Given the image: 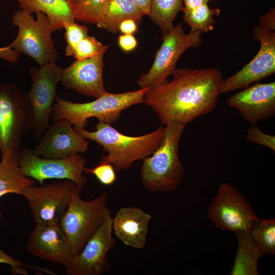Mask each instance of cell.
<instances>
[{
    "instance_id": "74e56055",
    "label": "cell",
    "mask_w": 275,
    "mask_h": 275,
    "mask_svg": "<svg viewBox=\"0 0 275 275\" xmlns=\"http://www.w3.org/2000/svg\"><path fill=\"white\" fill-rule=\"evenodd\" d=\"M216 1L217 0H183V10L191 9L200 5L214 2Z\"/></svg>"
},
{
    "instance_id": "7c38bea8",
    "label": "cell",
    "mask_w": 275,
    "mask_h": 275,
    "mask_svg": "<svg viewBox=\"0 0 275 275\" xmlns=\"http://www.w3.org/2000/svg\"><path fill=\"white\" fill-rule=\"evenodd\" d=\"M207 217L218 228L235 233L250 231L257 218L244 197L233 186L219 184L208 209Z\"/></svg>"
},
{
    "instance_id": "7402d4cb",
    "label": "cell",
    "mask_w": 275,
    "mask_h": 275,
    "mask_svg": "<svg viewBox=\"0 0 275 275\" xmlns=\"http://www.w3.org/2000/svg\"><path fill=\"white\" fill-rule=\"evenodd\" d=\"M144 15L130 0H109L98 21L97 26L112 33L119 32L120 23L132 19L140 24Z\"/></svg>"
},
{
    "instance_id": "cb8c5ba5",
    "label": "cell",
    "mask_w": 275,
    "mask_h": 275,
    "mask_svg": "<svg viewBox=\"0 0 275 275\" xmlns=\"http://www.w3.org/2000/svg\"><path fill=\"white\" fill-rule=\"evenodd\" d=\"M183 9V0H152L149 16L164 35L173 29L176 16Z\"/></svg>"
},
{
    "instance_id": "1f68e13d",
    "label": "cell",
    "mask_w": 275,
    "mask_h": 275,
    "mask_svg": "<svg viewBox=\"0 0 275 275\" xmlns=\"http://www.w3.org/2000/svg\"><path fill=\"white\" fill-rule=\"evenodd\" d=\"M0 263L7 264L11 266V270H15L21 267L31 268L38 270L50 274H55V273L50 269L38 266H33L26 265L19 260H16L12 256L3 251L0 249Z\"/></svg>"
},
{
    "instance_id": "30bf717a",
    "label": "cell",
    "mask_w": 275,
    "mask_h": 275,
    "mask_svg": "<svg viewBox=\"0 0 275 275\" xmlns=\"http://www.w3.org/2000/svg\"><path fill=\"white\" fill-rule=\"evenodd\" d=\"M63 69L56 62L31 67V88L28 92L33 112L32 131L34 138L40 140L49 125L52 104L57 96L56 89L61 81Z\"/></svg>"
},
{
    "instance_id": "2e32d148",
    "label": "cell",
    "mask_w": 275,
    "mask_h": 275,
    "mask_svg": "<svg viewBox=\"0 0 275 275\" xmlns=\"http://www.w3.org/2000/svg\"><path fill=\"white\" fill-rule=\"evenodd\" d=\"M227 104L251 125L275 115V82L257 83L231 96Z\"/></svg>"
},
{
    "instance_id": "e575fe53",
    "label": "cell",
    "mask_w": 275,
    "mask_h": 275,
    "mask_svg": "<svg viewBox=\"0 0 275 275\" xmlns=\"http://www.w3.org/2000/svg\"><path fill=\"white\" fill-rule=\"evenodd\" d=\"M0 58L12 63L16 64L20 60V53L10 45L0 47Z\"/></svg>"
},
{
    "instance_id": "f546056e",
    "label": "cell",
    "mask_w": 275,
    "mask_h": 275,
    "mask_svg": "<svg viewBox=\"0 0 275 275\" xmlns=\"http://www.w3.org/2000/svg\"><path fill=\"white\" fill-rule=\"evenodd\" d=\"M84 171L94 175L98 180L105 185L115 183L117 176L114 166L109 163H101L93 169L85 168Z\"/></svg>"
},
{
    "instance_id": "ac0fdd59",
    "label": "cell",
    "mask_w": 275,
    "mask_h": 275,
    "mask_svg": "<svg viewBox=\"0 0 275 275\" xmlns=\"http://www.w3.org/2000/svg\"><path fill=\"white\" fill-rule=\"evenodd\" d=\"M31 254L47 261L60 264L66 269L73 261L70 242L59 225H36L26 246Z\"/></svg>"
},
{
    "instance_id": "ba28073f",
    "label": "cell",
    "mask_w": 275,
    "mask_h": 275,
    "mask_svg": "<svg viewBox=\"0 0 275 275\" xmlns=\"http://www.w3.org/2000/svg\"><path fill=\"white\" fill-rule=\"evenodd\" d=\"M201 35L199 32L191 31L185 34L181 23L164 35L151 68L136 81L140 88L153 87L167 80L176 69L180 56L188 49L201 44Z\"/></svg>"
},
{
    "instance_id": "8fae6325",
    "label": "cell",
    "mask_w": 275,
    "mask_h": 275,
    "mask_svg": "<svg viewBox=\"0 0 275 275\" xmlns=\"http://www.w3.org/2000/svg\"><path fill=\"white\" fill-rule=\"evenodd\" d=\"M77 185L71 180L26 187L22 196L29 203L36 225H59Z\"/></svg>"
},
{
    "instance_id": "603a6c76",
    "label": "cell",
    "mask_w": 275,
    "mask_h": 275,
    "mask_svg": "<svg viewBox=\"0 0 275 275\" xmlns=\"http://www.w3.org/2000/svg\"><path fill=\"white\" fill-rule=\"evenodd\" d=\"M238 246L231 275H258V262L261 257L249 231L236 233Z\"/></svg>"
},
{
    "instance_id": "836d02e7",
    "label": "cell",
    "mask_w": 275,
    "mask_h": 275,
    "mask_svg": "<svg viewBox=\"0 0 275 275\" xmlns=\"http://www.w3.org/2000/svg\"><path fill=\"white\" fill-rule=\"evenodd\" d=\"M259 26L268 31L275 30V8L271 7L266 13L262 15L259 20Z\"/></svg>"
},
{
    "instance_id": "d4e9b609",
    "label": "cell",
    "mask_w": 275,
    "mask_h": 275,
    "mask_svg": "<svg viewBox=\"0 0 275 275\" xmlns=\"http://www.w3.org/2000/svg\"><path fill=\"white\" fill-rule=\"evenodd\" d=\"M251 237L261 256L275 253V219H259L253 223L249 231Z\"/></svg>"
},
{
    "instance_id": "ffe728a7",
    "label": "cell",
    "mask_w": 275,
    "mask_h": 275,
    "mask_svg": "<svg viewBox=\"0 0 275 275\" xmlns=\"http://www.w3.org/2000/svg\"><path fill=\"white\" fill-rule=\"evenodd\" d=\"M21 10L32 14L42 12L49 19L53 32L64 28L75 18L67 0H17Z\"/></svg>"
},
{
    "instance_id": "d590c367",
    "label": "cell",
    "mask_w": 275,
    "mask_h": 275,
    "mask_svg": "<svg viewBox=\"0 0 275 275\" xmlns=\"http://www.w3.org/2000/svg\"><path fill=\"white\" fill-rule=\"evenodd\" d=\"M119 30L123 34H133L137 31L138 24L132 19H126L120 23Z\"/></svg>"
},
{
    "instance_id": "f1b7e54d",
    "label": "cell",
    "mask_w": 275,
    "mask_h": 275,
    "mask_svg": "<svg viewBox=\"0 0 275 275\" xmlns=\"http://www.w3.org/2000/svg\"><path fill=\"white\" fill-rule=\"evenodd\" d=\"M108 46L102 44L95 37L87 36L76 46L73 57L78 60L95 56L100 52H105Z\"/></svg>"
},
{
    "instance_id": "5bb4252c",
    "label": "cell",
    "mask_w": 275,
    "mask_h": 275,
    "mask_svg": "<svg viewBox=\"0 0 275 275\" xmlns=\"http://www.w3.org/2000/svg\"><path fill=\"white\" fill-rule=\"evenodd\" d=\"M112 223L110 211L81 251L73 258L71 266L66 269V274L100 275L103 272L108 253L116 245Z\"/></svg>"
},
{
    "instance_id": "44dd1931",
    "label": "cell",
    "mask_w": 275,
    "mask_h": 275,
    "mask_svg": "<svg viewBox=\"0 0 275 275\" xmlns=\"http://www.w3.org/2000/svg\"><path fill=\"white\" fill-rule=\"evenodd\" d=\"M18 153L2 156L0 162V197L7 194L22 195L24 189L35 184L34 180L21 172L18 163ZM3 214L0 211V220Z\"/></svg>"
},
{
    "instance_id": "277c9868",
    "label": "cell",
    "mask_w": 275,
    "mask_h": 275,
    "mask_svg": "<svg viewBox=\"0 0 275 275\" xmlns=\"http://www.w3.org/2000/svg\"><path fill=\"white\" fill-rule=\"evenodd\" d=\"M148 87L122 93L105 94L96 100L87 103H75L57 96L50 119L54 121L65 119L74 126L85 128L88 119L95 117L98 122L112 124L117 122L121 113L136 104L143 103Z\"/></svg>"
},
{
    "instance_id": "8d00e7d4",
    "label": "cell",
    "mask_w": 275,
    "mask_h": 275,
    "mask_svg": "<svg viewBox=\"0 0 275 275\" xmlns=\"http://www.w3.org/2000/svg\"><path fill=\"white\" fill-rule=\"evenodd\" d=\"M144 15L149 16L152 0H130Z\"/></svg>"
},
{
    "instance_id": "4fadbf2b",
    "label": "cell",
    "mask_w": 275,
    "mask_h": 275,
    "mask_svg": "<svg viewBox=\"0 0 275 275\" xmlns=\"http://www.w3.org/2000/svg\"><path fill=\"white\" fill-rule=\"evenodd\" d=\"M260 47L254 58L241 70L224 79L221 93L245 88L275 72V32L256 26L253 31Z\"/></svg>"
},
{
    "instance_id": "9a60e30c",
    "label": "cell",
    "mask_w": 275,
    "mask_h": 275,
    "mask_svg": "<svg viewBox=\"0 0 275 275\" xmlns=\"http://www.w3.org/2000/svg\"><path fill=\"white\" fill-rule=\"evenodd\" d=\"M39 144L33 152L45 158H62L86 152L89 142L68 120L61 119L49 124Z\"/></svg>"
},
{
    "instance_id": "484cf974",
    "label": "cell",
    "mask_w": 275,
    "mask_h": 275,
    "mask_svg": "<svg viewBox=\"0 0 275 275\" xmlns=\"http://www.w3.org/2000/svg\"><path fill=\"white\" fill-rule=\"evenodd\" d=\"M183 19L191 28V31L201 34L212 31L215 23L214 16L219 15L218 8H210L205 4L189 10H183Z\"/></svg>"
},
{
    "instance_id": "e0dca14e",
    "label": "cell",
    "mask_w": 275,
    "mask_h": 275,
    "mask_svg": "<svg viewBox=\"0 0 275 275\" xmlns=\"http://www.w3.org/2000/svg\"><path fill=\"white\" fill-rule=\"evenodd\" d=\"M104 53L100 52L89 58L76 60L63 69L61 81L62 86L80 94L96 98L107 92L103 80Z\"/></svg>"
},
{
    "instance_id": "4316f807",
    "label": "cell",
    "mask_w": 275,
    "mask_h": 275,
    "mask_svg": "<svg viewBox=\"0 0 275 275\" xmlns=\"http://www.w3.org/2000/svg\"><path fill=\"white\" fill-rule=\"evenodd\" d=\"M75 19L94 24L99 20L109 0H67Z\"/></svg>"
},
{
    "instance_id": "83f0119b",
    "label": "cell",
    "mask_w": 275,
    "mask_h": 275,
    "mask_svg": "<svg viewBox=\"0 0 275 275\" xmlns=\"http://www.w3.org/2000/svg\"><path fill=\"white\" fill-rule=\"evenodd\" d=\"M66 41L65 55L73 56L74 49L78 43L88 36L89 28L85 25L79 24L74 21L66 22L64 24Z\"/></svg>"
},
{
    "instance_id": "6da1fadb",
    "label": "cell",
    "mask_w": 275,
    "mask_h": 275,
    "mask_svg": "<svg viewBox=\"0 0 275 275\" xmlns=\"http://www.w3.org/2000/svg\"><path fill=\"white\" fill-rule=\"evenodd\" d=\"M172 75L171 80L149 88L143 100L162 124L190 123L215 108L224 80L219 69L176 68Z\"/></svg>"
},
{
    "instance_id": "d6986e66",
    "label": "cell",
    "mask_w": 275,
    "mask_h": 275,
    "mask_svg": "<svg viewBox=\"0 0 275 275\" xmlns=\"http://www.w3.org/2000/svg\"><path fill=\"white\" fill-rule=\"evenodd\" d=\"M151 218L150 214L138 207H122L113 218V231L125 245L142 249L146 243Z\"/></svg>"
},
{
    "instance_id": "52a82bcc",
    "label": "cell",
    "mask_w": 275,
    "mask_h": 275,
    "mask_svg": "<svg viewBox=\"0 0 275 275\" xmlns=\"http://www.w3.org/2000/svg\"><path fill=\"white\" fill-rule=\"evenodd\" d=\"M35 19L32 14L22 10L15 12L12 17L18 34L10 46L19 53L35 60L40 66L54 63L60 56L51 38L52 24L43 13L38 12Z\"/></svg>"
},
{
    "instance_id": "9c48e42d",
    "label": "cell",
    "mask_w": 275,
    "mask_h": 275,
    "mask_svg": "<svg viewBox=\"0 0 275 275\" xmlns=\"http://www.w3.org/2000/svg\"><path fill=\"white\" fill-rule=\"evenodd\" d=\"M18 163L22 174L36 180L41 185L46 179L70 180L82 188L86 178L82 176L87 161L81 154L62 158H45L23 147L18 154Z\"/></svg>"
},
{
    "instance_id": "d6a6232c",
    "label": "cell",
    "mask_w": 275,
    "mask_h": 275,
    "mask_svg": "<svg viewBox=\"0 0 275 275\" xmlns=\"http://www.w3.org/2000/svg\"><path fill=\"white\" fill-rule=\"evenodd\" d=\"M118 43L122 50L129 52L136 48L138 41L132 34H123L119 36Z\"/></svg>"
},
{
    "instance_id": "7a4b0ae2",
    "label": "cell",
    "mask_w": 275,
    "mask_h": 275,
    "mask_svg": "<svg viewBox=\"0 0 275 275\" xmlns=\"http://www.w3.org/2000/svg\"><path fill=\"white\" fill-rule=\"evenodd\" d=\"M74 128L85 139L102 146L108 154L101 158L100 162L112 164L117 172L128 170L136 160L150 156L160 146L164 132V127L160 126L148 134L131 136L101 122L96 124L95 131L77 126Z\"/></svg>"
},
{
    "instance_id": "8992f818",
    "label": "cell",
    "mask_w": 275,
    "mask_h": 275,
    "mask_svg": "<svg viewBox=\"0 0 275 275\" xmlns=\"http://www.w3.org/2000/svg\"><path fill=\"white\" fill-rule=\"evenodd\" d=\"M81 188L76 186L60 227L69 239L73 258L82 250L110 211L106 206L107 194L103 193L91 201L80 197Z\"/></svg>"
},
{
    "instance_id": "3957f363",
    "label": "cell",
    "mask_w": 275,
    "mask_h": 275,
    "mask_svg": "<svg viewBox=\"0 0 275 275\" xmlns=\"http://www.w3.org/2000/svg\"><path fill=\"white\" fill-rule=\"evenodd\" d=\"M186 124L173 122L166 125L160 146L144 158L141 179L152 192H172L182 182L184 169L179 156V144Z\"/></svg>"
},
{
    "instance_id": "4dcf8cb0",
    "label": "cell",
    "mask_w": 275,
    "mask_h": 275,
    "mask_svg": "<svg viewBox=\"0 0 275 275\" xmlns=\"http://www.w3.org/2000/svg\"><path fill=\"white\" fill-rule=\"evenodd\" d=\"M246 140L266 147L275 152V136L262 131L256 125H251L246 130Z\"/></svg>"
},
{
    "instance_id": "5b68a950",
    "label": "cell",
    "mask_w": 275,
    "mask_h": 275,
    "mask_svg": "<svg viewBox=\"0 0 275 275\" xmlns=\"http://www.w3.org/2000/svg\"><path fill=\"white\" fill-rule=\"evenodd\" d=\"M33 112L28 93L15 84H0L1 155L19 153L23 139L32 130Z\"/></svg>"
}]
</instances>
